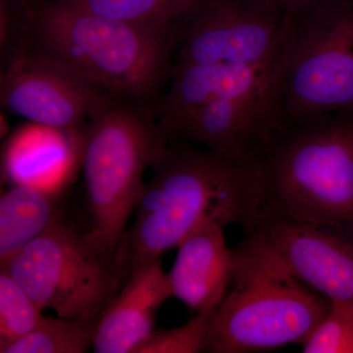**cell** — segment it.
Listing matches in <instances>:
<instances>
[{"label": "cell", "instance_id": "obj_18", "mask_svg": "<svg viewBox=\"0 0 353 353\" xmlns=\"http://www.w3.org/2000/svg\"><path fill=\"white\" fill-rule=\"evenodd\" d=\"M43 309L6 271L0 272V348L22 338L43 319Z\"/></svg>", "mask_w": 353, "mask_h": 353}, {"label": "cell", "instance_id": "obj_12", "mask_svg": "<svg viewBox=\"0 0 353 353\" xmlns=\"http://www.w3.org/2000/svg\"><path fill=\"white\" fill-rule=\"evenodd\" d=\"M173 296L161 257L138 264L97 320L92 352L134 353L155 331L158 309Z\"/></svg>", "mask_w": 353, "mask_h": 353}, {"label": "cell", "instance_id": "obj_10", "mask_svg": "<svg viewBox=\"0 0 353 353\" xmlns=\"http://www.w3.org/2000/svg\"><path fill=\"white\" fill-rule=\"evenodd\" d=\"M234 250L289 274L330 301H353V236L281 216H260Z\"/></svg>", "mask_w": 353, "mask_h": 353}, {"label": "cell", "instance_id": "obj_21", "mask_svg": "<svg viewBox=\"0 0 353 353\" xmlns=\"http://www.w3.org/2000/svg\"><path fill=\"white\" fill-rule=\"evenodd\" d=\"M316 0H275L276 3L278 4L285 13L289 14L296 12L299 9H303L304 7L310 6L314 3Z\"/></svg>", "mask_w": 353, "mask_h": 353}, {"label": "cell", "instance_id": "obj_20", "mask_svg": "<svg viewBox=\"0 0 353 353\" xmlns=\"http://www.w3.org/2000/svg\"><path fill=\"white\" fill-rule=\"evenodd\" d=\"M217 309V308H216ZM216 309L196 313L183 326L155 330L134 353H199L205 352L209 328Z\"/></svg>", "mask_w": 353, "mask_h": 353}, {"label": "cell", "instance_id": "obj_16", "mask_svg": "<svg viewBox=\"0 0 353 353\" xmlns=\"http://www.w3.org/2000/svg\"><path fill=\"white\" fill-rule=\"evenodd\" d=\"M94 326L68 318L44 317L29 334L0 353H85L94 345Z\"/></svg>", "mask_w": 353, "mask_h": 353}, {"label": "cell", "instance_id": "obj_5", "mask_svg": "<svg viewBox=\"0 0 353 353\" xmlns=\"http://www.w3.org/2000/svg\"><path fill=\"white\" fill-rule=\"evenodd\" d=\"M234 280L209 328L205 352H269L303 345L331 301L301 281L233 250Z\"/></svg>", "mask_w": 353, "mask_h": 353}, {"label": "cell", "instance_id": "obj_1", "mask_svg": "<svg viewBox=\"0 0 353 353\" xmlns=\"http://www.w3.org/2000/svg\"><path fill=\"white\" fill-rule=\"evenodd\" d=\"M137 214L113 260L120 278L138 264L176 248L206 221L245 233L261 215L262 197L255 163L234 161L181 143H168L152 166Z\"/></svg>", "mask_w": 353, "mask_h": 353}, {"label": "cell", "instance_id": "obj_3", "mask_svg": "<svg viewBox=\"0 0 353 353\" xmlns=\"http://www.w3.org/2000/svg\"><path fill=\"white\" fill-rule=\"evenodd\" d=\"M254 163L261 215L353 236V111L281 126Z\"/></svg>", "mask_w": 353, "mask_h": 353}, {"label": "cell", "instance_id": "obj_11", "mask_svg": "<svg viewBox=\"0 0 353 353\" xmlns=\"http://www.w3.org/2000/svg\"><path fill=\"white\" fill-rule=\"evenodd\" d=\"M114 97L69 67L22 53L7 58L0 78L2 108L75 137L83 136L88 120Z\"/></svg>", "mask_w": 353, "mask_h": 353}, {"label": "cell", "instance_id": "obj_17", "mask_svg": "<svg viewBox=\"0 0 353 353\" xmlns=\"http://www.w3.org/2000/svg\"><path fill=\"white\" fill-rule=\"evenodd\" d=\"M192 1L194 0H77L70 6L139 24L171 25L189 8Z\"/></svg>", "mask_w": 353, "mask_h": 353}, {"label": "cell", "instance_id": "obj_15", "mask_svg": "<svg viewBox=\"0 0 353 353\" xmlns=\"http://www.w3.org/2000/svg\"><path fill=\"white\" fill-rule=\"evenodd\" d=\"M59 221L57 194L30 187L13 185L0 199V265Z\"/></svg>", "mask_w": 353, "mask_h": 353}, {"label": "cell", "instance_id": "obj_13", "mask_svg": "<svg viewBox=\"0 0 353 353\" xmlns=\"http://www.w3.org/2000/svg\"><path fill=\"white\" fill-rule=\"evenodd\" d=\"M176 250L168 273L173 296L194 314L217 308L234 274L233 250L227 245L225 227L206 221L188 234Z\"/></svg>", "mask_w": 353, "mask_h": 353}, {"label": "cell", "instance_id": "obj_8", "mask_svg": "<svg viewBox=\"0 0 353 353\" xmlns=\"http://www.w3.org/2000/svg\"><path fill=\"white\" fill-rule=\"evenodd\" d=\"M283 70L281 50L270 64L238 70L167 139L201 143L228 159L254 163L281 127Z\"/></svg>", "mask_w": 353, "mask_h": 353}, {"label": "cell", "instance_id": "obj_9", "mask_svg": "<svg viewBox=\"0 0 353 353\" xmlns=\"http://www.w3.org/2000/svg\"><path fill=\"white\" fill-rule=\"evenodd\" d=\"M288 20L275 0H194L173 23L174 66L270 64L284 44Z\"/></svg>", "mask_w": 353, "mask_h": 353}, {"label": "cell", "instance_id": "obj_4", "mask_svg": "<svg viewBox=\"0 0 353 353\" xmlns=\"http://www.w3.org/2000/svg\"><path fill=\"white\" fill-rule=\"evenodd\" d=\"M168 143L154 109L121 97L88 120L81 157L92 221L88 234L112 268L143 194L145 172Z\"/></svg>", "mask_w": 353, "mask_h": 353}, {"label": "cell", "instance_id": "obj_19", "mask_svg": "<svg viewBox=\"0 0 353 353\" xmlns=\"http://www.w3.org/2000/svg\"><path fill=\"white\" fill-rule=\"evenodd\" d=\"M301 348L304 353H353V301H331L328 312Z\"/></svg>", "mask_w": 353, "mask_h": 353}, {"label": "cell", "instance_id": "obj_2", "mask_svg": "<svg viewBox=\"0 0 353 353\" xmlns=\"http://www.w3.org/2000/svg\"><path fill=\"white\" fill-rule=\"evenodd\" d=\"M16 18L6 60L16 53L52 60L155 111L173 72V24L113 19L50 0L27 4Z\"/></svg>", "mask_w": 353, "mask_h": 353}, {"label": "cell", "instance_id": "obj_14", "mask_svg": "<svg viewBox=\"0 0 353 353\" xmlns=\"http://www.w3.org/2000/svg\"><path fill=\"white\" fill-rule=\"evenodd\" d=\"M83 137L31 123L10 139L4 152V176L13 185L57 194L81 163Z\"/></svg>", "mask_w": 353, "mask_h": 353}, {"label": "cell", "instance_id": "obj_6", "mask_svg": "<svg viewBox=\"0 0 353 353\" xmlns=\"http://www.w3.org/2000/svg\"><path fill=\"white\" fill-rule=\"evenodd\" d=\"M282 55L281 126L353 111V0L289 14Z\"/></svg>", "mask_w": 353, "mask_h": 353}, {"label": "cell", "instance_id": "obj_7", "mask_svg": "<svg viewBox=\"0 0 353 353\" xmlns=\"http://www.w3.org/2000/svg\"><path fill=\"white\" fill-rule=\"evenodd\" d=\"M6 271L41 309L94 326L121 278L88 233L58 222L9 260Z\"/></svg>", "mask_w": 353, "mask_h": 353}]
</instances>
